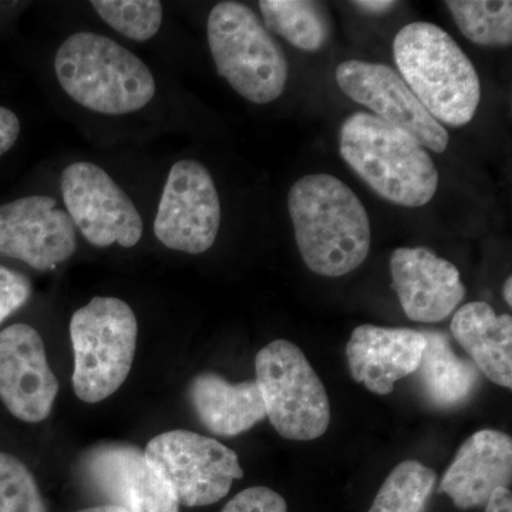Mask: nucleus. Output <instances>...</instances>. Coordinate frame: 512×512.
Segmentation results:
<instances>
[{"instance_id":"obj_1","label":"nucleus","mask_w":512,"mask_h":512,"mask_svg":"<svg viewBox=\"0 0 512 512\" xmlns=\"http://www.w3.org/2000/svg\"><path fill=\"white\" fill-rule=\"evenodd\" d=\"M288 208L299 254L312 272L340 278L365 262L372 242L369 215L339 178H299L289 191Z\"/></svg>"},{"instance_id":"obj_2","label":"nucleus","mask_w":512,"mask_h":512,"mask_svg":"<svg viewBox=\"0 0 512 512\" xmlns=\"http://www.w3.org/2000/svg\"><path fill=\"white\" fill-rule=\"evenodd\" d=\"M339 150L379 197L400 207H423L439 188V171L427 148L373 114L359 111L343 121Z\"/></svg>"},{"instance_id":"obj_3","label":"nucleus","mask_w":512,"mask_h":512,"mask_svg":"<svg viewBox=\"0 0 512 512\" xmlns=\"http://www.w3.org/2000/svg\"><path fill=\"white\" fill-rule=\"evenodd\" d=\"M393 55L404 82L441 126L463 127L474 119L480 77L446 30L429 22L410 23L394 37Z\"/></svg>"},{"instance_id":"obj_4","label":"nucleus","mask_w":512,"mask_h":512,"mask_svg":"<svg viewBox=\"0 0 512 512\" xmlns=\"http://www.w3.org/2000/svg\"><path fill=\"white\" fill-rule=\"evenodd\" d=\"M55 72L67 96L109 116L141 110L156 94V80L147 64L97 33L70 36L57 50Z\"/></svg>"},{"instance_id":"obj_5","label":"nucleus","mask_w":512,"mask_h":512,"mask_svg":"<svg viewBox=\"0 0 512 512\" xmlns=\"http://www.w3.org/2000/svg\"><path fill=\"white\" fill-rule=\"evenodd\" d=\"M207 35L218 73L239 96L255 104L282 96L288 60L254 10L231 0L217 3L208 16Z\"/></svg>"},{"instance_id":"obj_6","label":"nucleus","mask_w":512,"mask_h":512,"mask_svg":"<svg viewBox=\"0 0 512 512\" xmlns=\"http://www.w3.org/2000/svg\"><path fill=\"white\" fill-rule=\"evenodd\" d=\"M138 323L128 303L94 298L74 312L70 339L73 389L86 403H99L126 382L136 355Z\"/></svg>"},{"instance_id":"obj_7","label":"nucleus","mask_w":512,"mask_h":512,"mask_svg":"<svg viewBox=\"0 0 512 512\" xmlns=\"http://www.w3.org/2000/svg\"><path fill=\"white\" fill-rule=\"evenodd\" d=\"M255 372L266 417L284 439L311 441L326 433L328 393L298 346L285 339L269 343L255 357Z\"/></svg>"},{"instance_id":"obj_8","label":"nucleus","mask_w":512,"mask_h":512,"mask_svg":"<svg viewBox=\"0 0 512 512\" xmlns=\"http://www.w3.org/2000/svg\"><path fill=\"white\" fill-rule=\"evenodd\" d=\"M144 453L185 507L218 503L229 493L232 483L244 477L234 450L188 430L167 431L154 437Z\"/></svg>"},{"instance_id":"obj_9","label":"nucleus","mask_w":512,"mask_h":512,"mask_svg":"<svg viewBox=\"0 0 512 512\" xmlns=\"http://www.w3.org/2000/svg\"><path fill=\"white\" fill-rule=\"evenodd\" d=\"M77 474L107 505L127 512H180L170 485L133 444L106 441L87 448Z\"/></svg>"},{"instance_id":"obj_10","label":"nucleus","mask_w":512,"mask_h":512,"mask_svg":"<svg viewBox=\"0 0 512 512\" xmlns=\"http://www.w3.org/2000/svg\"><path fill=\"white\" fill-rule=\"evenodd\" d=\"M220 225V195L210 171L195 160L175 163L154 222L158 241L174 251L204 254L214 245Z\"/></svg>"},{"instance_id":"obj_11","label":"nucleus","mask_w":512,"mask_h":512,"mask_svg":"<svg viewBox=\"0 0 512 512\" xmlns=\"http://www.w3.org/2000/svg\"><path fill=\"white\" fill-rule=\"evenodd\" d=\"M60 185L74 227L94 247L119 244L131 248L143 237V220L136 205L99 165H67Z\"/></svg>"},{"instance_id":"obj_12","label":"nucleus","mask_w":512,"mask_h":512,"mask_svg":"<svg viewBox=\"0 0 512 512\" xmlns=\"http://www.w3.org/2000/svg\"><path fill=\"white\" fill-rule=\"evenodd\" d=\"M340 90L356 103L362 104L373 116L400 127L424 148L444 153L448 147V133L439 121L421 106L399 72L382 63L348 60L336 69Z\"/></svg>"},{"instance_id":"obj_13","label":"nucleus","mask_w":512,"mask_h":512,"mask_svg":"<svg viewBox=\"0 0 512 512\" xmlns=\"http://www.w3.org/2000/svg\"><path fill=\"white\" fill-rule=\"evenodd\" d=\"M76 248V227L55 198L32 195L0 205V255L46 271L72 258Z\"/></svg>"},{"instance_id":"obj_14","label":"nucleus","mask_w":512,"mask_h":512,"mask_svg":"<svg viewBox=\"0 0 512 512\" xmlns=\"http://www.w3.org/2000/svg\"><path fill=\"white\" fill-rule=\"evenodd\" d=\"M59 382L39 332L16 323L0 332V400L16 419L39 423L52 413Z\"/></svg>"},{"instance_id":"obj_15","label":"nucleus","mask_w":512,"mask_h":512,"mask_svg":"<svg viewBox=\"0 0 512 512\" xmlns=\"http://www.w3.org/2000/svg\"><path fill=\"white\" fill-rule=\"evenodd\" d=\"M390 274L400 305L413 322H441L466 296L457 266L424 247L397 248Z\"/></svg>"},{"instance_id":"obj_16","label":"nucleus","mask_w":512,"mask_h":512,"mask_svg":"<svg viewBox=\"0 0 512 512\" xmlns=\"http://www.w3.org/2000/svg\"><path fill=\"white\" fill-rule=\"evenodd\" d=\"M426 345L420 330L357 326L346 346L350 373L370 392L386 396L396 382L416 373Z\"/></svg>"},{"instance_id":"obj_17","label":"nucleus","mask_w":512,"mask_h":512,"mask_svg":"<svg viewBox=\"0 0 512 512\" xmlns=\"http://www.w3.org/2000/svg\"><path fill=\"white\" fill-rule=\"evenodd\" d=\"M512 480V440L498 430H480L458 448L456 457L440 483L458 510H471L488 503L497 488Z\"/></svg>"},{"instance_id":"obj_18","label":"nucleus","mask_w":512,"mask_h":512,"mask_svg":"<svg viewBox=\"0 0 512 512\" xmlns=\"http://www.w3.org/2000/svg\"><path fill=\"white\" fill-rule=\"evenodd\" d=\"M188 400L202 426L217 436H238L266 419L256 382L234 384L215 373H201L191 380Z\"/></svg>"},{"instance_id":"obj_19","label":"nucleus","mask_w":512,"mask_h":512,"mask_svg":"<svg viewBox=\"0 0 512 512\" xmlns=\"http://www.w3.org/2000/svg\"><path fill=\"white\" fill-rule=\"evenodd\" d=\"M451 333L480 373L498 386L511 389V315H498L485 302L466 303L453 316Z\"/></svg>"},{"instance_id":"obj_20","label":"nucleus","mask_w":512,"mask_h":512,"mask_svg":"<svg viewBox=\"0 0 512 512\" xmlns=\"http://www.w3.org/2000/svg\"><path fill=\"white\" fill-rule=\"evenodd\" d=\"M416 382L424 400L439 410H453L470 402L480 387V370L471 360L457 356L447 336L427 330Z\"/></svg>"},{"instance_id":"obj_21","label":"nucleus","mask_w":512,"mask_h":512,"mask_svg":"<svg viewBox=\"0 0 512 512\" xmlns=\"http://www.w3.org/2000/svg\"><path fill=\"white\" fill-rule=\"evenodd\" d=\"M265 25L284 37L296 49L318 52L328 43L330 18L328 10L311 0H261L258 3Z\"/></svg>"},{"instance_id":"obj_22","label":"nucleus","mask_w":512,"mask_h":512,"mask_svg":"<svg viewBox=\"0 0 512 512\" xmlns=\"http://www.w3.org/2000/svg\"><path fill=\"white\" fill-rule=\"evenodd\" d=\"M446 5L458 29L471 42L485 47L511 46L510 0H450Z\"/></svg>"},{"instance_id":"obj_23","label":"nucleus","mask_w":512,"mask_h":512,"mask_svg":"<svg viewBox=\"0 0 512 512\" xmlns=\"http://www.w3.org/2000/svg\"><path fill=\"white\" fill-rule=\"evenodd\" d=\"M436 481L430 467L403 461L386 478L369 512H426Z\"/></svg>"},{"instance_id":"obj_24","label":"nucleus","mask_w":512,"mask_h":512,"mask_svg":"<svg viewBox=\"0 0 512 512\" xmlns=\"http://www.w3.org/2000/svg\"><path fill=\"white\" fill-rule=\"evenodd\" d=\"M90 5L107 25L136 42L156 36L163 23L158 0H94Z\"/></svg>"},{"instance_id":"obj_25","label":"nucleus","mask_w":512,"mask_h":512,"mask_svg":"<svg viewBox=\"0 0 512 512\" xmlns=\"http://www.w3.org/2000/svg\"><path fill=\"white\" fill-rule=\"evenodd\" d=\"M0 512H47L35 477L8 453H0Z\"/></svg>"},{"instance_id":"obj_26","label":"nucleus","mask_w":512,"mask_h":512,"mask_svg":"<svg viewBox=\"0 0 512 512\" xmlns=\"http://www.w3.org/2000/svg\"><path fill=\"white\" fill-rule=\"evenodd\" d=\"M32 295L28 276L0 265V325L19 311Z\"/></svg>"},{"instance_id":"obj_27","label":"nucleus","mask_w":512,"mask_h":512,"mask_svg":"<svg viewBox=\"0 0 512 512\" xmlns=\"http://www.w3.org/2000/svg\"><path fill=\"white\" fill-rule=\"evenodd\" d=\"M221 512H288V504L271 488L251 487L235 495Z\"/></svg>"},{"instance_id":"obj_28","label":"nucleus","mask_w":512,"mask_h":512,"mask_svg":"<svg viewBox=\"0 0 512 512\" xmlns=\"http://www.w3.org/2000/svg\"><path fill=\"white\" fill-rule=\"evenodd\" d=\"M20 134V121L12 110L0 107V157L15 146Z\"/></svg>"},{"instance_id":"obj_29","label":"nucleus","mask_w":512,"mask_h":512,"mask_svg":"<svg viewBox=\"0 0 512 512\" xmlns=\"http://www.w3.org/2000/svg\"><path fill=\"white\" fill-rule=\"evenodd\" d=\"M485 512H512V494L510 488H497L485 504Z\"/></svg>"},{"instance_id":"obj_30","label":"nucleus","mask_w":512,"mask_h":512,"mask_svg":"<svg viewBox=\"0 0 512 512\" xmlns=\"http://www.w3.org/2000/svg\"><path fill=\"white\" fill-rule=\"evenodd\" d=\"M352 5L366 13L383 15V13L392 10L397 2H392V0H360V2H352Z\"/></svg>"},{"instance_id":"obj_31","label":"nucleus","mask_w":512,"mask_h":512,"mask_svg":"<svg viewBox=\"0 0 512 512\" xmlns=\"http://www.w3.org/2000/svg\"><path fill=\"white\" fill-rule=\"evenodd\" d=\"M79 512H127L123 510V508L116 507V505H97V507L87 508V510L79 511Z\"/></svg>"},{"instance_id":"obj_32","label":"nucleus","mask_w":512,"mask_h":512,"mask_svg":"<svg viewBox=\"0 0 512 512\" xmlns=\"http://www.w3.org/2000/svg\"><path fill=\"white\" fill-rule=\"evenodd\" d=\"M504 301L508 303V306H512V278L508 276L507 281L504 282L503 288Z\"/></svg>"}]
</instances>
